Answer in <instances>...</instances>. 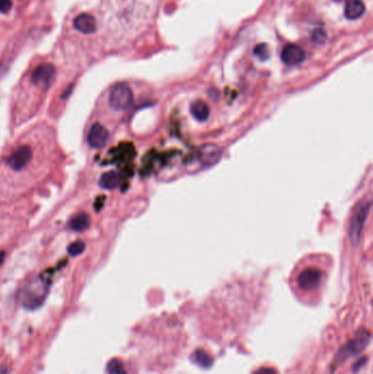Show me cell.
<instances>
[{
	"label": "cell",
	"instance_id": "obj_1",
	"mask_svg": "<svg viewBox=\"0 0 373 374\" xmlns=\"http://www.w3.org/2000/svg\"><path fill=\"white\" fill-rule=\"evenodd\" d=\"M48 291H50V283L43 277L34 278L24 284L21 289L20 302L29 310H34L44 303Z\"/></svg>",
	"mask_w": 373,
	"mask_h": 374
},
{
	"label": "cell",
	"instance_id": "obj_2",
	"mask_svg": "<svg viewBox=\"0 0 373 374\" xmlns=\"http://www.w3.org/2000/svg\"><path fill=\"white\" fill-rule=\"evenodd\" d=\"M370 208H371V201L364 199L358 202L354 209L349 224V240L353 244V246H357L360 243L363 225L366 223Z\"/></svg>",
	"mask_w": 373,
	"mask_h": 374
},
{
	"label": "cell",
	"instance_id": "obj_3",
	"mask_svg": "<svg viewBox=\"0 0 373 374\" xmlns=\"http://www.w3.org/2000/svg\"><path fill=\"white\" fill-rule=\"evenodd\" d=\"M371 335L368 330H360L357 333L355 338H353L350 341L340 349V351L336 356V361L337 362H343L346 359H349L350 357L359 355L364 350V348L368 346L370 343Z\"/></svg>",
	"mask_w": 373,
	"mask_h": 374
},
{
	"label": "cell",
	"instance_id": "obj_4",
	"mask_svg": "<svg viewBox=\"0 0 373 374\" xmlns=\"http://www.w3.org/2000/svg\"><path fill=\"white\" fill-rule=\"evenodd\" d=\"M134 101V94L131 87L125 82H119L113 87L110 93L109 102L115 111H125L131 108Z\"/></svg>",
	"mask_w": 373,
	"mask_h": 374
},
{
	"label": "cell",
	"instance_id": "obj_5",
	"mask_svg": "<svg viewBox=\"0 0 373 374\" xmlns=\"http://www.w3.org/2000/svg\"><path fill=\"white\" fill-rule=\"evenodd\" d=\"M55 72V67L52 64H40L32 72L31 81L42 90H47L54 81Z\"/></svg>",
	"mask_w": 373,
	"mask_h": 374
},
{
	"label": "cell",
	"instance_id": "obj_6",
	"mask_svg": "<svg viewBox=\"0 0 373 374\" xmlns=\"http://www.w3.org/2000/svg\"><path fill=\"white\" fill-rule=\"evenodd\" d=\"M32 157H33V152L30 146H20L7 159V164L13 171H22L30 163Z\"/></svg>",
	"mask_w": 373,
	"mask_h": 374
},
{
	"label": "cell",
	"instance_id": "obj_7",
	"mask_svg": "<svg viewBox=\"0 0 373 374\" xmlns=\"http://www.w3.org/2000/svg\"><path fill=\"white\" fill-rule=\"evenodd\" d=\"M109 131L101 124H94L91 126L88 134V143L93 149H102L108 143Z\"/></svg>",
	"mask_w": 373,
	"mask_h": 374
},
{
	"label": "cell",
	"instance_id": "obj_8",
	"mask_svg": "<svg viewBox=\"0 0 373 374\" xmlns=\"http://www.w3.org/2000/svg\"><path fill=\"white\" fill-rule=\"evenodd\" d=\"M322 279V273L316 268H306L298 277L299 287L303 290H313L319 287Z\"/></svg>",
	"mask_w": 373,
	"mask_h": 374
},
{
	"label": "cell",
	"instance_id": "obj_9",
	"mask_svg": "<svg viewBox=\"0 0 373 374\" xmlns=\"http://www.w3.org/2000/svg\"><path fill=\"white\" fill-rule=\"evenodd\" d=\"M305 58V53L301 47L296 44H288L281 52V59L282 61L289 65V66H294L302 63Z\"/></svg>",
	"mask_w": 373,
	"mask_h": 374
},
{
	"label": "cell",
	"instance_id": "obj_10",
	"mask_svg": "<svg viewBox=\"0 0 373 374\" xmlns=\"http://www.w3.org/2000/svg\"><path fill=\"white\" fill-rule=\"evenodd\" d=\"M72 24L77 31L84 34H92L98 28L95 18L90 13H80L74 19Z\"/></svg>",
	"mask_w": 373,
	"mask_h": 374
},
{
	"label": "cell",
	"instance_id": "obj_11",
	"mask_svg": "<svg viewBox=\"0 0 373 374\" xmlns=\"http://www.w3.org/2000/svg\"><path fill=\"white\" fill-rule=\"evenodd\" d=\"M364 12V5L361 0H347L345 6V17L349 20L360 18Z\"/></svg>",
	"mask_w": 373,
	"mask_h": 374
},
{
	"label": "cell",
	"instance_id": "obj_12",
	"mask_svg": "<svg viewBox=\"0 0 373 374\" xmlns=\"http://www.w3.org/2000/svg\"><path fill=\"white\" fill-rule=\"evenodd\" d=\"M119 184H120V175L118 172H116V171H110V172L102 174L99 180L100 187L109 191L117 189Z\"/></svg>",
	"mask_w": 373,
	"mask_h": 374
},
{
	"label": "cell",
	"instance_id": "obj_13",
	"mask_svg": "<svg viewBox=\"0 0 373 374\" xmlns=\"http://www.w3.org/2000/svg\"><path fill=\"white\" fill-rule=\"evenodd\" d=\"M192 115L198 121H205L209 117V107L204 101H196L191 107Z\"/></svg>",
	"mask_w": 373,
	"mask_h": 374
},
{
	"label": "cell",
	"instance_id": "obj_14",
	"mask_svg": "<svg viewBox=\"0 0 373 374\" xmlns=\"http://www.w3.org/2000/svg\"><path fill=\"white\" fill-rule=\"evenodd\" d=\"M192 360L204 369H209L214 364V358L202 349H197L196 351H194L192 355Z\"/></svg>",
	"mask_w": 373,
	"mask_h": 374
},
{
	"label": "cell",
	"instance_id": "obj_15",
	"mask_svg": "<svg viewBox=\"0 0 373 374\" xmlns=\"http://www.w3.org/2000/svg\"><path fill=\"white\" fill-rule=\"evenodd\" d=\"M89 225H90V218H89V216L85 213L76 215L70 221L71 229L76 232L86 231L89 227Z\"/></svg>",
	"mask_w": 373,
	"mask_h": 374
},
{
	"label": "cell",
	"instance_id": "obj_16",
	"mask_svg": "<svg viewBox=\"0 0 373 374\" xmlns=\"http://www.w3.org/2000/svg\"><path fill=\"white\" fill-rule=\"evenodd\" d=\"M107 371L108 374H127L123 361L116 359V358L109 361L107 365Z\"/></svg>",
	"mask_w": 373,
	"mask_h": 374
},
{
	"label": "cell",
	"instance_id": "obj_17",
	"mask_svg": "<svg viewBox=\"0 0 373 374\" xmlns=\"http://www.w3.org/2000/svg\"><path fill=\"white\" fill-rule=\"evenodd\" d=\"M85 248H86V244L82 241H76L74 243H71L68 246V253L71 256H78L84 253Z\"/></svg>",
	"mask_w": 373,
	"mask_h": 374
},
{
	"label": "cell",
	"instance_id": "obj_18",
	"mask_svg": "<svg viewBox=\"0 0 373 374\" xmlns=\"http://www.w3.org/2000/svg\"><path fill=\"white\" fill-rule=\"evenodd\" d=\"M206 151L202 152V154H204V161L206 162V163L208 164L209 162H212V159H210V156H214L216 158L219 159V157H220V150H219L217 147H215V146H207V147H205ZM213 163V162H212Z\"/></svg>",
	"mask_w": 373,
	"mask_h": 374
},
{
	"label": "cell",
	"instance_id": "obj_19",
	"mask_svg": "<svg viewBox=\"0 0 373 374\" xmlns=\"http://www.w3.org/2000/svg\"><path fill=\"white\" fill-rule=\"evenodd\" d=\"M254 54L258 57L261 60H265L268 58V48H267L266 44H259L255 47Z\"/></svg>",
	"mask_w": 373,
	"mask_h": 374
},
{
	"label": "cell",
	"instance_id": "obj_20",
	"mask_svg": "<svg viewBox=\"0 0 373 374\" xmlns=\"http://www.w3.org/2000/svg\"><path fill=\"white\" fill-rule=\"evenodd\" d=\"M325 38H326L325 32H324L323 30H315L313 32L312 39L314 40L315 43H323L324 40H325Z\"/></svg>",
	"mask_w": 373,
	"mask_h": 374
},
{
	"label": "cell",
	"instance_id": "obj_21",
	"mask_svg": "<svg viewBox=\"0 0 373 374\" xmlns=\"http://www.w3.org/2000/svg\"><path fill=\"white\" fill-rule=\"evenodd\" d=\"M12 2L11 0H0V12L7 13L11 10Z\"/></svg>",
	"mask_w": 373,
	"mask_h": 374
},
{
	"label": "cell",
	"instance_id": "obj_22",
	"mask_svg": "<svg viewBox=\"0 0 373 374\" xmlns=\"http://www.w3.org/2000/svg\"><path fill=\"white\" fill-rule=\"evenodd\" d=\"M253 374H277V373H276V371L272 368H261L256 370Z\"/></svg>",
	"mask_w": 373,
	"mask_h": 374
},
{
	"label": "cell",
	"instance_id": "obj_23",
	"mask_svg": "<svg viewBox=\"0 0 373 374\" xmlns=\"http://www.w3.org/2000/svg\"><path fill=\"white\" fill-rule=\"evenodd\" d=\"M5 257H6V253H5V252H0V266L3 265L4 261H5Z\"/></svg>",
	"mask_w": 373,
	"mask_h": 374
},
{
	"label": "cell",
	"instance_id": "obj_24",
	"mask_svg": "<svg viewBox=\"0 0 373 374\" xmlns=\"http://www.w3.org/2000/svg\"><path fill=\"white\" fill-rule=\"evenodd\" d=\"M0 374H8V371L4 368H0Z\"/></svg>",
	"mask_w": 373,
	"mask_h": 374
}]
</instances>
